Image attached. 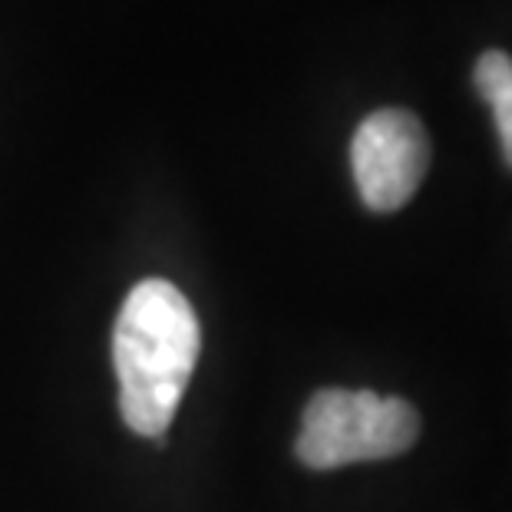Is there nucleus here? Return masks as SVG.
Returning a JSON list of instances; mask_svg holds the SVG:
<instances>
[{
    "instance_id": "f257e3e1",
    "label": "nucleus",
    "mask_w": 512,
    "mask_h": 512,
    "mask_svg": "<svg viewBox=\"0 0 512 512\" xmlns=\"http://www.w3.org/2000/svg\"><path fill=\"white\" fill-rule=\"evenodd\" d=\"M199 347V318L176 285L149 278L126 294L113 328V364L119 413L129 430L166 443V430L199 361Z\"/></svg>"
},
{
    "instance_id": "f03ea898",
    "label": "nucleus",
    "mask_w": 512,
    "mask_h": 512,
    "mask_svg": "<svg viewBox=\"0 0 512 512\" xmlns=\"http://www.w3.org/2000/svg\"><path fill=\"white\" fill-rule=\"evenodd\" d=\"M417 433L420 417L407 400L328 387L311 397L294 450L311 470H341L407 453Z\"/></svg>"
},
{
    "instance_id": "7ed1b4c3",
    "label": "nucleus",
    "mask_w": 512,
    "mask_h": 512,
    "mask_svg": "<svg viewBox=\"0 0 512 512\" xmlns=\"http://www.w3.org/2000/svg\"><path fill=\"white\" fill-rule=\"evenodd\" d=\"M351 169L367 209H403L430 169L427 129L407 110L370 113L354 133Z\"/></svg>"
},
{
    "instance_id": "20e7f679",
    "label": "nucleus",
    "mask_w": 512,
    "mask_h": 512,
    "mask_svg": "<svg viewBox=\"0 0 512 512\" xmlns=\"http://www.w3.org/2000/svg\"><path fill=\"white\" fill-rule=\"evenodd\" d=\"M476 93L493 106L503 156L512 166V57L503 50H486L473 70Z\"/></svg>"
}]
</instances>
